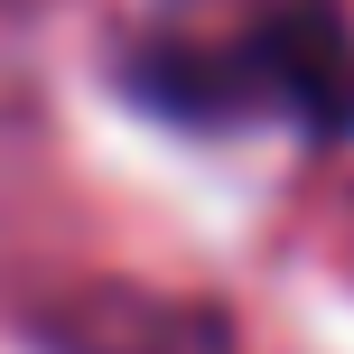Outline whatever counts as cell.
<instances>
[{
	"mask_svg": "<svg viewBox=\"0 0 354 354\" xmlns=\"http://www.w3.org/2000/svg\"><path fill=\"white\" fill-rule=\"evenodd\" d=\"M224 66V112H261L280 103L289 122L326 131V140H354V37L336 19V0H289L270 10L243 47L214 56Z\"/></svg>",
	"mask_w": 354,
	"mask_h": 354,
	"instance_id": "1",
	"label": "cell"
}]
</instances>
